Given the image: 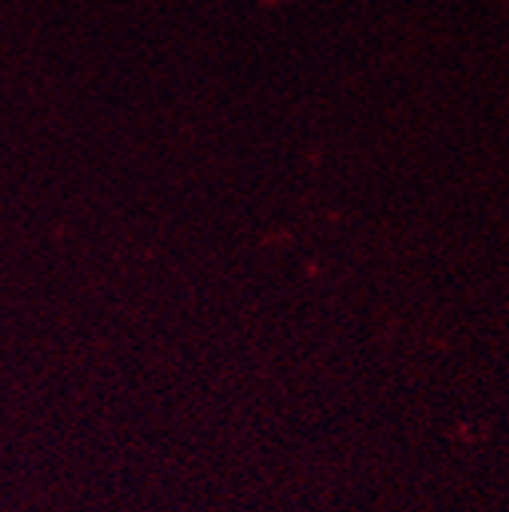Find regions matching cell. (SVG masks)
<instances>
[{
	"label": "cell",
	"mask_w": 509,
	"mask_h": 512,
	"mask_svg": "<svg viewBox=\"0 0 509 512\" xmlns=\"http://www.w3.org/2000/svg\"><path fill=\"white\" fill-rule=\"evenodd\" d=\"M506 4H509V0H506Z\"/></svg>",
	"instance_id": "cell-1"
}]
</instances>
